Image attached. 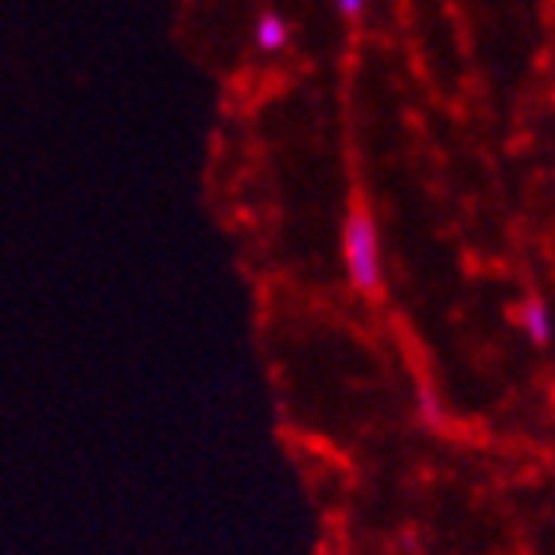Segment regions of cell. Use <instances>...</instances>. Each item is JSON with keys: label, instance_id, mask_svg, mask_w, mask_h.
Listing matches in <instances>:
<instances>
[{"label": "cell", "instance_id": "6da1fadb", "mask_svg": "<svg viewBox=\"0 0 555 555\" xmlns=\"http://www.w3.org/2000/svg\"><path fill=\"white\" fill-rule=\"evenodd\" d=\"M343 264L358 296H377L385 284V253H380L377 218L361 203H353L343 218Z\"/></svg>", "mask_w": 555, "mask_h": 555}, {"label": "cell", "instance_id": "7a4b0ae2", "mask_svg": "<svg viewBox=\"0 0 555 555\" xmlns=\"http://www.w3.org/2000/svg\"><path fill=\"white\" fill-rule=\"evenodd\" d=\"M292 39V28H287V20L280 12H260L257 24H253V43H257L260 55H280Z\"/></svg>", "mask_w": 555, "mask_h": 555}, {"label": "cell", "instance_id": "3957f363", "mask_svg": "<svg viewBox=\"0 0 555 555\" xmlns=\"http://www.w3.org/2000/svg\"><path fill=\"white\" fill-rule=\"evenodd\" d=\"M520 331L528 334V343L544 350V346L552 343V334H555L552 311H547L540 299H525V304H520Z\"/></svg>", "mask_w": 555, "mask_h": 555}, {"label": "cell", "instance_id": "277c9868", "mask_svg": "<svg viewBox=\"0 0 555 555\" xmlns=\"http://www.w3.org/2000/svg\"><path fill=\"white\" fill-rule=\"evenodd\" d=\"M416 400H420V416H424V424L427 427H443V404H439V397L427 385H420V392H416Z\"/></svg>", "mask_w": 555, "mask_h": 555}, {"label": "cell", "instance_id": "5b68a950", "mask_svg": "<svg viewBox=\"0 0 555 555\" xmlns=\"http://www.w3.org/2000/svg\"><path fill=\"white\" fill-rule=\"evenodd\" d=\"M334 9L343 12L346 20H358L365 12V0H334Z\"/></svg>", "mask_w": 555, "mask_h": 555}]
</instances>
